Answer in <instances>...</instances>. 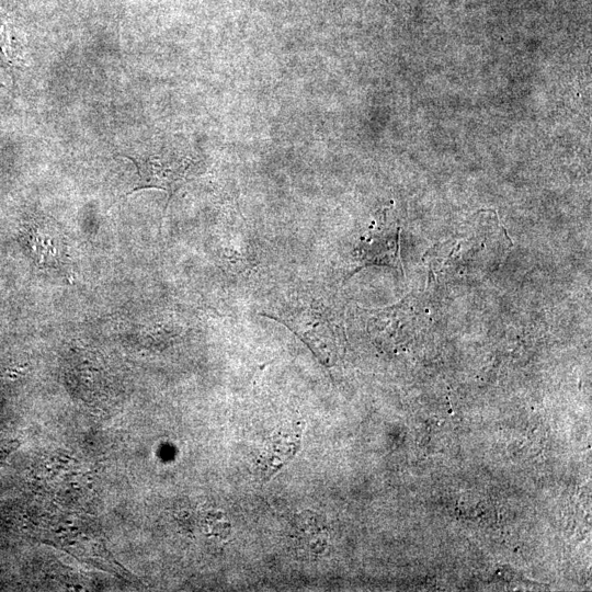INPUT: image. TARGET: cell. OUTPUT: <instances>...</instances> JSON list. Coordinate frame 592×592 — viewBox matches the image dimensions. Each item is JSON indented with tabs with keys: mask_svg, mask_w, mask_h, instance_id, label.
<instances>
[{
	"mask_svg": "<svg viewBox=\"0 0 592 592\" xmlns=\"http://www.w3.org/2000/svg\"><path fill=\"white\" fill-rule=\"evenodd\" d=\"M291 305H283L276 320L289 327L326 366L334 363L338 343L335 328L330 323L324 299L299 296Z\"/></svg>",
	"mask_w": 592,
	"mask_h": 592,
	"instance_id": "obj_1",
	"label": "cell"
},
{
	"mask_svg": "<svg viewBox=\"0 0 592 592\" xmlns=\"http://www.w3.org/2000/svg\"><path fill=\"white\" fill-rule=\"evenodd\" d=\"M119 155L132 162L139 176L138 182L127 193V197L140 190L159 189L168 193L167 207L175 192L186 181L191 167L189 158L163 151L153 154Z\"/></svg>",
	"mask_w": 592,
	"mask_h": 592,
	"instance_id": "obj_2",
	"label": "cell"
},
{
	"mask_svg": "<svg viewBox=\"0 0 592 592\" xmlns=\"http://www.w3.org/2000/svg\"><path fill=\"white\" fill-rule=\"evenodd\" d=\"M25 242L31 258L41 269L66 268V246L58 230L49 224H30Z\"/></svg>",
	"mask_w": 592,
	"mask_h": 592,
	"instance_id": "obj_3",
	"label": "cell"
},
{
	"mask_svg": "<svg viewBox=\"0 0 592 592\" xmlns=\"http://www.w3.org/2000/svg\"><path fill=\"white\" fill-rule=\"evenodd\" d=\"M302 427L293 424L282 427L267 441L258 459V468L267 478L276 474L298 452Z\"/></svg>",
	"mask_w": 592,
	"mask_h": 592,
	"instance_id": "obj_4",
	"label": "cell"
}]
</instances>
